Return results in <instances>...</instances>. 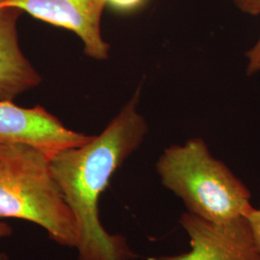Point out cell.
Instances as JSON below:
<instances>
[{
    "mask_svg": "<svg viewBox=\"0 0 260 260\" xmlns=\"http://www.w3.org/2000/svg\"><path fill=\"white\" fill-rule=\"evenodd\" d=\"M244 216L249 223L253 240L260 251V206L255 208L251 205L244 213Z\"/></svg>",
    "mask_w": 260,
    "mask_h": 260,
    "instance_id": "30bf717a",
    "label": "cell"
},
{
    "mask_svg": "<svg viewBox=\"0 0 260 260\" xmlns=\"http://www.w3.org/2000/svg\"><path fill=\"white\" fill-rule=\"evenodd\" d=\"M106 5L121 14H133L144 9L149 0H105Z\"/></svg>",
    "mask_w": 260,
    "mask_h": 260,
    "instance_id": "ba28073f",
    "label": "cell"
},
{
    "mask_svg": "<svg viewBox=\"0 0 260 260\" xmlns=\"http://www.w3.org/2000/svg\"><path fill=\"white\" fill-rule=\"evenodd\" d=\"M21 14L16 8L0 9V103H14L42 82V76L19 47Z\"/></svg>",
    "mask_w": 260,
    "mask_h": 260,
    "instance_id": "52a82bcc",
    "label": "cell"
},
{
    "mask_svg": "<svg viewBox=\"0 0 260 260\" xmlns=\"http://www.w3.org/2000/svg\"><path fill=\"white\" fill-rule=\"evenodd\" d=\"M155 170L162 185L182 201L187 212L205 221H231L244 216L251 205L249 188L214 157L203 138L168 147Z\"/></svg>",
    "mask_w": 260,
    "mask_h": 260,
    "instance_id": "3957f363",
    "label": "cell"
},
{
    "mask_svg": "<svg viewBox=\"0 0 260 260\" xmlns=\"http://www.w3.org/2000/svg\"><path fill=\"white\" fill-rule=\"evenodd\" d=\"M13 228L9 223L0 222V240L8 238L13 234Z\"/></svg>",
    "mask_w": 260,
    "mask_h": 260,
    "instance_id": "7c38bea8",
    "label": "cell"
},
{
    "mask_svg": "<svg viewBox=\"0 0 260 260\" xmlns=\"http://www.w3.org/2000/svg\"><path fill=\"white\" fill-rule=\"evenodd\" d=\"M91 138L92 135L68 128L40 105L26 108L14 103H0V141L31 145L51 158Z\"/></svg>",
    "mask_w": 260,
    "mask_h": 260,
    "instance_id": "8992f818",
    "label": "cell"
},
{
    "mask_svg": "<svg viewBox=\"0 0 260 260\" xmlns=\"http://www.w3.org/2000/svg\"><path fill=\"white\" fill-rule=\"evenodd\" d=\"M246 74L248 76L260 73V35L254 45L246 52Z\"/></svg>",
    "mask_w": 260,
    "mask_h": 260,
    "instance_id": "9c48e42d",
    "label": "cell"
},
{
    "mask_svg": "<svg viewBox=\"0 0 260 260\" xmlns=\"http://www.w3.org/2000/svg\"><path fill=\"white\" fill-rule=\"evenodd\" d=\"M179 223L189 237L190 251L157 260H260L259 250L245 216L213 223L186 211Z\"/></svg>",
    "mask_w": 260,
    "mask_h": 260,
    "instance_id": "5b68a950",
    "label": "cell"
},
{
    "mask_svg": "<svg viewBox=\"0 0 260 260\" xmlns=\"http://www.w3.org/2000/svg\"><path fill=\"white\" fill-rule=\"evenodd\" d=\"M0 260H9V256L5 251H0Z\"/></svg>",
    "mask_w": 260,
    "mask_h": 260,
    "instance_id": "4fadbf2b",
    "label": "cell"
},
{
    "mask_svg": "<svg viewBox=\"0 0 260 260\" xmlns=\"http://www.w3.org/2000/svg\"><path fill=\"white\" fill-rule=\"evenodd\" d=\"M235 7L249 16H260V0H233Z\"/></svg>",
    "mask_w": 260,
    "mask_h": 260,
    "instance_id": "8fae6325",
    "label": "cell"
},
{
    "mask_svg": "<svg viewBox=\"0 0 260 260\" xmlns=\"http://www.w3.org/2000/svg\"><path fill=\"white\" fill-rule=\"evenodd\" d=\"M141 88L103 132L50 158V166L74 214L78 260H133L124 236L108 233L100 218V199L114 174L141 147L149 126L138 111Z\"/></svg>",
    "mask_w": 260,
    "mask_h": 260,
    "instance_id": "6da1fadb",
    "label": "cell"
},
{
    "mask_svg": "<svg viewBox=\"0 0 260 260\" xmlns=\"http://www.w3.org/2000/svg\"><path fill=\"white\" fill-rule=\"evenodd\" d=\"M0 219L35 223L57 245L75 249L78 230L50 166L31 145L0 141Z\"/></svg>",
    "mask_w": 260,
    "mask_h": 260,
    "instance_id": "7a4b0ae2",
    "label": "cell"
},
{
    "mask_svg": "<svg viewBox=\"0 0 260 260\" xmlns=\"http://www.w3.org/2000/svg\"><path fill=\"white\" fill-rule=\"evenodd\" d=\"M1 1H2V0H0V3H1Z\"/></svg>",
    "mask_w": 260,
    "mask_h": 260,
    "instance_id": "5bb4252c",
    "label": "cell"
},
{
    "mask_svg": "<svg viewBox=\"0 0 260 260\" xmlns=\"http://www.w3.org/2000/svg\"><path fill=\"white\" fill-rule=\"evenodd\" d=\"M105 0H2L0 9L16 8L33 18L65 28L81 40L85 55L103 61L110 56V45L103 39L102 18Z\"/></svg>",
    "mask_w": 260,
    "mask_h": 260,
    "instance_id": "277c9868",
    "label": "cell"
}]
</instances>
